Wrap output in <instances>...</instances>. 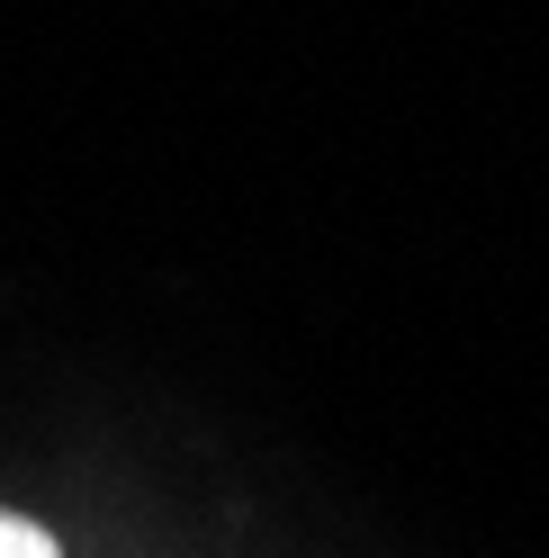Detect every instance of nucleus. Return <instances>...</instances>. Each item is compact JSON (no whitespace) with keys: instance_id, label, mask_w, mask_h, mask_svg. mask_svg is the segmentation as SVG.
<instances>
[{"instance_id":"f257e3e1","label":"nucleus","mask_w":549,"mask_h":558,"mask_svg":"<svg viewBox=\"0 0 549 558\" xmlns=\"http://www.w3.org/2000/svg\"><path fill=\"white\" fill-rule=\"evenodd\" d=\"M0 558H63V541L46 532V522H27V513L0 505Z\"/></svg>"}]
</instances>
